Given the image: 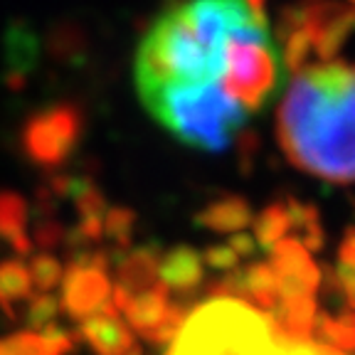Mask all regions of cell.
Instances as JSON below:
<instances>
[{"label": "cell", "mask_w": 355, "mask_h": 355, "mask_svg": "<svg viewBox=\"0 0 355 355\" xmlns=\"http://www.w3.org/2000/svg\"><path fill=\"white\" fill-rule=\"evenodd\" d=\"M28 272H30V282H33V286H37L42 294H50L52 288L62 282V272H64V266H62L60 259L52 257L50 252H42V254L33 257Z\"/></svg>", "instance_id": "obj_19"}, {"label": "cell", "mask_w": 355, "mask_h": 355, "mask_svg": "<svg viewBox=\"0 0 355 355\" xmlns=\"http://www.w3.org/2000/svg\"><path fill=\"white\" fill-rule=\"evenodd\" d=\"M254 222V242L261 250H272L274 244H279L284 237L288 234V215H286V205H274L264 207L257 217H252Z\"/></svg>", "instance_id": "obj_18"}, {"label": "cell", "mask_w": 355, "mask_h": 355, "mask_svg": "<svg viewBox=\"0 0 355 355\" xmlns=\"http://www.w3.org/2000/svg\"><path fill=\"white\" fill-rule=\"evenodd\" d=\"M0 239L10 244L17 257H28L33 250V239L28 234V205L10 190H0Z\"/></svg>", "instance_id": "obj_14"}, {"label": "cell", "mask_w": 355, "mask_h": 355, "mask_svg": "<svg viewBox=\"0 0 355 355\" xmlns=\"http://www.w3.org/2000/svg\"><path fill=\"white\" fill-rule=\"evenodd\" d=\"M62 239L64 237H62L60 222L50 220V217H44V220L37 225V230H35V242H40V247H47V250L57 247Z\"/></svg>", "instance_id": "obj_23"}, {"label": "cell", "mask_w": 355, "mask_h": 355, "mask_svg": "<svg viewBox=\"0 0 355 355\" xmlns=\"http://www.w3.org/2000/svg\"><path fill=\"white\" fill-rule=\"evenodd\" d=\"M79 338L96 355H126L133 348L131 328L111 304L96 311L94 316L79 321Z\"/></svg>", "instance_id": "obj_10"}, {"label": "cell", "mask_w": 355, "mask_h": 355, "mask_svg": "<svg viewBox=\"0 0 355 355\" xmlns=\"http://www.w3.org/2000/svg\"><path fill=\"white\" fill-rule=\"evenodd\" d=\"M230 250H232L239 259H244V257H252L257 252V242H254V237H252V234L237 232V234H232V237H230Z\"/></svg>", "instance_id": "obj_24"}, {"label": "cell", "mask_w": 355, "mask_h": 355, "mask_svg": "<svg viewBox=\"0 0 355 355\" xmlns=\"http://www.w3.org/2000/svg\"><path fill=\"white\" fill-rule=\"evenodd\" d=\"M133 225H136V215L126 207H111L104 215V225H101V234H106L109 239L126 250L128 242H131L133 234Z\"/></svg>", "instance_id": "obj_20"}, {"label": "cell", "mask_w": 355, "mask_h": 355, "mask_svg": "<svg viewBox=\"0 0 355 355\" xmlns=\"http://www.w3.org/2000/svg\"><path fill=\"white\" fill-rule=\"evenodd\" d=\"M33 282H30L28 266L20 259H6L0 261V309L8 316H15V304L30 299Z\"/></svg>", "instance_id": "obj_16"}, {"label": "cell", "mask_w": 355, "mask_h": 355, "mask_svg": "<svg viewBox=\"0 0 355 355\" xmlns=\"http://www.w3.org/2000/svg\"><path fill=\"white\" fill-rule=\"evenodd\" d=\"M163 128L190 148L222 153L247 123V111L222 92L220 84L171 87L141 99Z\"/></svg>", "instance_id": "obj_4"}, {"label": "cell", "mask_w": 355, "mask_h": 355, "mask_svg": "<svg viewBox=\"0 0 355 355\" xmlns=\"http://www.w3.org/2000/svg\"><path fill=\"white\" fill-rule=\"evenodd\" d=\"M252 207L250 202L239 195H227V198L215 200L207 207L198 212L195 222L200 227L212 230V232H227V234H237L242 232L247 225L252 222Z\"/></svg>", "instance_id": "obj_13"}, {"label": "cell", "mask_w": 355, "mask_h": 355, "mask_svg": "<svg viewBox=\"0 0 355 355\" xmlns=\"http://www.w3.org/2000/svg\"><path fill=\"white\" fill-rule=\"evenodd\" d=\"M355 237H353V230H348L343 237V242H340V252H338V264L340 266H353V257H355Z\"/></svg>", "instance_id": "obj_25"}, {"label": "cell", "mask_w": 355, "mask_h": 355, "mask_svg": "<svg viewBox=\"0 0 355 355\" xmlns=\"http://www.w3.org/2000/svg\"><path fill=\"white\" fill-rule=\"evenodd\" d=\"M288 230H296V242L304 244V250L318 252L323 247V227L318 220V212L313 205H306L299 200H288L286 205Z\"/></svg>", "instance_id": "obj_17"}, {"label": "cell", "mask_w": 355, "mask_h": 355, "mask_svg": "<svg viewBox=\"0 0 355 355\" xmlns=\"http://www.w3.org/2000/svg\"><path fill=\"white\" fill-rule=\"evenodd\" d=\"M200 257H202V264L212 266L217 272H230L239 264V257L230 250V244H212Z\"/></svg>", "instance_id": "obj_22"}, {"label": "cell", "mask_w": 355, "mask_h": 355, "mask_svg": "<svg viewBox=\"0 0 355 355\" xmlns=\"http://www.w3.org/2000/svg\"><path fill=\"white\" fill-rule=\"evenodd\" d=\"M126 355H141V350H139V348H131V350H128Z\"/></svg>", "instance_id": "obj_27"}, {"label": "cell", "mask_w": 355, "mask_h": 355, "mask_svg": "<svg viewBox=\"0 0 355 355\" xmlns=\"http://www.w3.org/2000/svg\"><path fill=\"white\" fill-rule=\"evenodd\" d=\"M109 259L99 252H82L74 257L62 272V299L60 309L77 321L94 316L106 304H111V286L106 277Z\"/></svg>", "instance_id": "obj_8"}, {"label": "cell", "mask_w": 355, "mask_h": 355, "mask_svg": "<svg viewBox=\"0 0 355 355\" xmlns=\"http://www.w3.org/2000/svg\"><path fill=\"white\" fill-rule=\"evenodd\" d=\"M288 28L306 30L318 60L331 62L353 30V10L338 0H299L282 15L279 30Z\"/></svg>", "instance_id": "obj_7"}, {"label": "cell", "mask_w": 355, "mask_h": 355, "mask_svg": "<svg viewBox=\"0 0 355 355\" xmlns=\"http://www.w3.org/2000/svg\"><path fill=\"white\" fill-rule=\"evenodd\" d=\"M257 22H266L264 0H180L168 6L136 55L139 96L220 84L230 37Z\"/></svg>", "instance_id": "obj_1"}, {"label": "cell", "mask_w": 355, "mask_h": 355, "mask_svg": "<svg viewBox=\"0 0 355 355\" xmlns=\"http://www.w3.org/2000/svg\"><path fill=\"white\" fill-rule=\"evenodd\" d=\"M282 82V57L274 44L269 22L239 30L225 47V69L220 87L247 116L261 111Z\"/></svg>", "instance_id": "obj_5"}, {"label": "cell", "mask_w": 355, "mask_h": 355, "mask_svg": "<svg viewBox=\"0 0 355 355\" xmlns=\"http://www.w3.org/2000/svg\"><path fill=\"white\" fill-rule=\"evenodd\" d=\"M269 252H272L269 266L277 277L279 299L316 296L318 286H321V272H318L316 261L304 250V244L296 242L294 237H284Z\"/></svg>", "instance_id": "obj_9"}, {"label": "cell", "mask_w": 355, "mask_h": 355, "mask_svg": "<svg viewBox=\"0 0 355 355\" xmlns=\"http://www.w3.org/2000/svg\"><path fill=\"white\" fill-rule=\"evenodd\" d=\"M168 309H171V301H168V288L163 284L153 288H146L141 294L131 296L126 301V306L121 309V313L126 316V321L131 323V328L146 336L153 328H158L166 318Z\"/></svg>", "instance_id": "obj_15"}, {"label": "cell", "mask_w": 355, "mask_h": 355, "mask_svg": "<svg viewBox=\"0 0 355 355\" xmlns=\"http://www.w3.org/2000/svg\"><path fill=\"white\" fill-rule=\"evenodd\" d=\"M84 119L74 104H50L25 121L20 133L22 153L40 168L64 166L82 141Z\"/></svg>", "instance_id": "obj_6"}, {"label": "cell", "mask_w": 355, "mask_h": 355, "mask_svg": "<svg viewBox=\"0 0 355 355\" xmlns=\"http://www.w3.org/2000/svg\"><path fill=\"white\" fill-rule=\"evenodd\" d=\"M202 277H205V264L200 252H195L193 247L180 244L158 259V282L178 294H193L202 284Z\"/></svg>", "instance_id": "obj_11"}, {"label": "cell", "mask_w": 355, "mask_h": 355, "mask_svg": "<svg viewBox=\"0 0 355 355\" xmlns=\"http://www.w3.org/2000/svg\"><path fill=\"white\" fill-rule=\"evenodd\" d=\"M55 316H60V299L52 294H42L28 301V313H25V321H28L30 331H42V328L52 326Z\"/></svg>", "instance_id": "obj_21"}, {"label": "cell", "mask_w": 355, "mask_h": 355, "mask_svg": "<svg viewBox=\"0 0 355 355\" xmlns=\"http://www.w3.org/2000/svg\"><path fill=\"white\" fill-rule=\"evenodd\" d=\"M0 355H15V350H12V345H10V340H8V338L0 340Z\"/></svg>", "instance_id": "obj_26"}, {"label": "cell", "mask_w": 355, "mask_h": 355, "mask_svg": "<svg viewBox=\"0 0 355 355\" xmlns=\"http://www.w3.org/2000/svg\"><path fill=\"white\" fill-rule=\"evenodd\" d=\"M355 77L348 62L331 60L294 74L277 111V139L299 171L326 183L353 180Z\"/></svg>", "instance_id": "obj_2"}, {"label": "cell", "mask_w": 355, "mask_h": 355, "mask_svg": "<svg viewBox=\"0 0 355 355\" xmlns=\"http://www.w3.org/2000/svg\"><path fill=\"white\" fill-rule=\"evenodd\" d=\"M168 355H343L321 343H286L259 311L242 301L210 299L171 343Z\"/></svg>", "instance_id": "obj_3"}, {"label": "cell", "mask_w": 355, "mask_h": 355, "mask_svg": "<svg viewBox=\"0 0 355 355\" xmlns=\"http://www.w3.org/2000/svg\"><path fill=\"white\" fill-rule=\"evenodd\" d=\"M158 250L155 247H141V250L123 252L116 257V286L123 288L128 296H136L146 288L158 286Z\"/></svg>", "instance_id": "obj_12"}]
</instances>
